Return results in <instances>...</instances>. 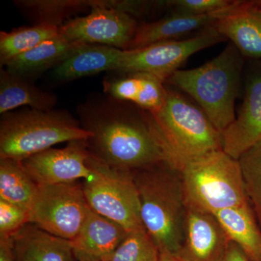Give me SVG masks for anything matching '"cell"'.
Returning <instances> with one entry per match:
<instances>
[{"label":"cell","instance_id":"11","mask_svg":"<svg viewBox=\"0 0 261 261\" xmlns=\"http://www.w3.org/2000/svg\"><path fill=\"white\" fill-rule=\"evenodd\" d=\"M87 140L72 141L64 148L48 149L20 161L37 185H58L88 180L93 173L87 164Z\"/></svg>","mask_w":261,"mask_h":261},{"label":"cell","instance_id":"12","mask_svg":"<svg viewBox=\"0 0 261 261\" xmlns=\"http://www.w3.org/2000/svg\"><path fill=\"white\" fill-rule=\"evenodd\" d=\"M221 141L223 150L236 160L261 143V68L249 75L243 105L234 121L221 133Z\"/></svg>","mask_w":261,"mask_h":261},{"label":"cell","instance_id":"3","mask_svg":"<svg viewBox=\"0 0 261 261\" xmlns=\"http://www.w3.org/2000/svg\"><path fill=\"white\" fill-rule=\"evenodd\" d=\"M242 68V55L229 43L211 61L193 69L176 70L166 82L193 98L221 135L236 118Z\"/></svg>","mask_w":261,"mask_h":261},{"label":"cell","instance_id":"29","mask_svg":"<svg viewBox=\"0 0 261 261\" xmlns=\"http://www.w3.org/2000/svg\"><path fill=\"white\" fill-rule=\"evenodd\" d=\"M28 223V211L0 200V238H10Z\"/></svg>","mask_w":261,"mask_h":261},{"label":"cell","instance_id":"15","mask_svg":"<svg viewBox=\"0 0 261 261\" xmlns=\"http://www.w3.org/2000/svg\"><path fill=\"white\" fill-rule=\"evenodd\" d=\"M128 233L121 225L91 208L80 232L70 240L75 260H111Z\"/></svg>","mask_w":261,"mask_h":261},{"label":"cell","instance_id":"16","mask_svg":"<svg viewBox=\"0 0 261 261\" xmlns=\"http://www.w3.org/2000/svg\"><path fill=\"white\" fill-rule=\"evenodd\" d=\"M215 29L238 49L240 54L261 59V9L255 1H243L232 14L218 20Z\"/></svg>","mask_w":261,"mask_h":261},{"label":"cell","instance_id":"6","mask_svg":"<svg viewBox=\"0 0 261 261\" xmlns=\"http://www.w3.org/2000/svg\"><path fill=\"white\" fill-rule=\"evenodd\" d=\"M168 89L164 106L152 114L169 159L179 172L187 163L222 149L221 135L198 106Z\"/></svg>","mask_w":261,"mask_h":261},{"label":"cell","instance_id":"19","mask_svg":"<svg viewBox=\"0 0 261 261\" xmlns=\"http://www.w3.org/2000/svg\"><path fill=\"white\" fill-rule=\"evenodd\" d=\"M123 50L99 44H84L51 70V75L59 82H70L103 71L116 72Z\"/></svg>","mask_w":261,"mask_h":261},{"label":"cell","instance_id":"5","mask_svg":"<svg viewBox=\"0 0 261 261\" xmlns=\"http://www.w3.org/2000/svg\"><path fill=\"white\" fill-rule=\"evenodd\" d=\"M178 173L187 208L214 214L249 205L240 163L223 149L187 163Z\"/></svg>","mask_w":261,"mask_h":261},{"label":"cell","instance_id":"30","mask_svg":"<svg viewBox=\"0 0 261 261\" xmlns=\"http://www.w3.org/2000/svg\"><path fill=\"white\" fill-rule=\"evenodd\" d=\"M222 261H250L243 250L233 242L230 241Z\"/></svg>","mask_w":261,"mask_h":261},{"label":"cell","instance_id":"13","mask_svg":"<svg viewBox=\"0 0 261 261\" xmlns=\"http://www.w3.org/2000/svg\"><path fill=\"white\" fill-rule=\"evenodd\" d=\"M229 239L212 214L187 208L181 261H222Z\"/></svg>","mask_w":261,"mask_h":261},{"label":"cell","instance_id":"7","mask_svg":"<svg viewBox=\"0 0 261 261\" xmlns=\"http://www.w3.org/2000/svg\"><path fill=\"white\" fill-rule=\"evenodd\" d=\"M87 164L93 173L82 184L89 207L118 223L128 233L145 230L141 218L140 196L132 171L109 166L89 152Z\"/></svg>","mask_w":261,"mask_h":261},{"label":"cell","instance_id":"18","mask_svg":"<svg viewBox=\"0 0 261 261\" xmlns=\"http://www.w3.org/2000/svg\"><path fill=\"white\" fill-rule=\"evenodd\" d=\"M84 44L68 40L59 33L57 37L15 57L3 68L13 74L32 80L48 70L54 69Z\"/></svg>","mask_w":261,"mask_h":261},{"label":"cell","instance_id":"26","mask_svg":"<svg viewBox=\"0 0 261 261\" xmlns=\"http://www.w3.org/2000/svg\"><path fill=\"white\" fill-rule=\"evenodd\" d=\"M238 161L249 204L261 229V143L248 149Z\"/></svg>","mask_w":261,"mask_h":261},{"label":"cell","instance_id":"28","mask_svg":"<svg viewBox=\"0 0 261 261\" xmlns=\"http://www.w3.org/2000/svg\"><path fill=\"white\" fill-rule=\"evenodd\" d=\"M231 0H164L163 8L173 13L200 15L226 9L233 4Z\"/></svg>","mask_w":261,"mask_h":261},{"label":"cell","instance_id":"20","mask_svg":"<svg viewBox=\"0 0 261 261\" xmlns=\"http://www.w3.org/2000/svg\"><path fill=\"white\" fill-rule=\"evenodd\" d=\"M58 102L56 95L39 89L32 80L13 74L4 68L0 70V113L10 112L28 106L38 111H51Z\"/></svg>","mask_w":261,"mask_h":261},{"label":"cell","instance_id":"23","mask_svg":"<svg viewBox=\"0 0 261 261\" xmlns=\"http://www.w3.org/2000/svg\"><path fill=\"white\" fill-rule=\"evenodd\" d=\"M38 185L24 169L20 161L0 159V200L30 211Z\"/></svg>","mask_w":261,"mask_h":261},{"label":"cell","instance_id":"25","mask_svg":"<svg viewBox=\"0 0 261 261\" xmlns=\"http://www.w3.org/2000/svg\"><path fill=\"white\" fill-rule=\"evenodd\" d=\"M59 34V29L48 25H33L0 32V65L3 68L12 59Z\"/></svg>","mask_w":261,"mask_h":261},{"label":"cell","instance_id":"27","mask_svg":"<svg viewBox=\"0 0 261 261\" xmlns=\"http://www.w3.org/2000/svg\"><path fill=\"white\" fill-rule=\"evenodd\" d=\"M161 252L146 230L128 233L110 261H160Z\"/></svg>","mask_w":261,"mask_h":261},{"label":"cell","instance_id":"1","mask_svg":"<svg viewBox=\"0 0 261 261\" xmlns=\"http://www.w3.org/2000/svg\"><path fill=\"white\" fill-rule=\"evenodd\" d=\"M125 108L110 102L83 111L82 126L92 134L87 140L89 153L109 166L130 171L170 166L152 114Z\"/></svg>","mask_w":261,"mask_h":261},{"label":"cell","instance_id":"10","mask_svg":"<svg viewBox=\"0 0 261 261\" xmlns=\"http://www.w3.org/2000/svg\"><path fill=\"white\" fill-rule=\"evenodd\" d=\"M89 15L75 17L59 29L62 36L72 42L99 44L126 50L139 25L123 12L103 6L99 0H90Z\"/></svg>","mask_w":261,"mask_h":261},{"label":"cell","instance_id":"24","mask_svg":"<svg viewBox=\"0 0 261 261\" xmlns=\"http://www.w3.org/2000/svg\"><path fill=\"white\" fill-rule=\"evenodd\" d=\"M103 84L104 91L113 99L134 103L144 110L147 108L155 94L154 75L144 73H121Z\"/></svg>","mask_w":261,"mask_h":261},{"label":"cell","instance_id":"9","mask_svg":"<svg viewBox=\"0 0 261 261\" xmlns=\"http://www.w3.org/2000/svg\"><path fill=\"white\" fill-rule=\"evenodd\" d=\"M226 40L214 25L182 40L155 43L139 49L123 50L117 73H148L166 80L192 55Z\"/></svg>","mask_w":261,"mask_h":261},{"label":"cell","instance_id":"21","mask_svg":"<svg viewBox=\"0 0 261 261\" xmlns=\"http://www.w3.org/2000/svg\"><path fill=\"white\" fill-rule=\"evenodd\" d=\"M230 241L236 243L250 261H261V229L249 205L214 213Z\"/></svg>","mask_w":261,"mask_h":261},{"label":"cell","instance_id":"33","mask_svg":"<svg viewBox=\"0 0 261 261\" xmlns=\"http://www.w3.org/2000/svg\"><path fill=\"white\" fill-rule=\"evenodd\" d=\"M255 2H256V4H257V6H258L259 8H260L261 9V0H260V1H255Z\"/></svg>","mask_w":261,"mask_h":261},{"label":"cell","instance_id":"2","mask_svg":"<svg viewBox=\"0 0 261 261\" xmlns=\"http://www.w3.org/2000/svg\"><path fill=\"white\" fill-rule=\"evenodd\" d=\"M132 173L140 196L144 227L160 252L178 257L187 214L179 173L167 164Z\"/></svg>","mask_w":261,"mask_h":261},{"label":"cell","instance_id":"17","mask_svg":"<svg viewBox=\"0 0 261 261\" xmlns=\"http://www.w3.org/2000/svg\"><path fill=\"white\" fill-rule=\"evenodd\" d=\"M12 239L14 261H74L70 240L28 223Z\"/></svg>","mask_w":261,"mask_h":261},{"label":"cell","instance_id":"14","mask_svg":"<svg viewBox=\"0 0 261 261\" xmlns=\"http://www.w3.org/2000/svg\"><path fill=\"white\" fill-rule=\"evenodd\" d=\"M243 3V1H235L226 9L208 14L191 15L173 13L155 21L142 23L137 28L135 37L127 49H139L155 43L178 40L180 37L211 27L218 20L232 14Z\"/></svg>","mask_w":261,"mask_h":261},{"label":"cell","instance_id":"4","mask_svg":"<svg viewBox=\"0 0 261 261\" xmlns=\"http://www.w3.org/2000/svg\"><path fill=\"white\" fill-rule=\"evenodd\" d=\"M92 136L65 111L27 108L6 113L0 120V159L23 161L57 144Z\"/></svg>","mask_w":261,"mask_h":261},{"label":"cell","instance_id":"22","mask_svg":"<svg viewBox=\"0 0 261 261\" xmlns=\"http://www.w3.org/2000/svg\"><path fill=\"white\" fill-rule=\"evenodd\" d=\"M14 4L33 25L58 29L75 15L92 9L90 0H15Z\"/></svg>","mask_w":261,"mask_h":261},{"label":"cell","instance_id":"8","mask_svg":"<svg viewBox=\"0 0 261 261\" xmlns=\"http://www.w3.org/2000/svg\"><path fill=\"white\" fill-rule=\"evenodd\" d=\"M90 210L82 184L38 185L29 223L70 241L80 232Z\"/></svg>","mask_w":261,"mask_h":261},{"label":"cell","instance_id":"32","mask_svg":"<svg viewBox=\"0 0 261 261\" xmlns=\"http://www.w3.org/2000/svg\"><path fill=\"white\" fill-rule=\"evenodd\" d=\"M160 261H181L178 257L171 255V254L165 253V252H161V257H160Z\"/></svg>","mask_w":261,"mask_h":261},{"label":"cell","instance_id":"31","mask_svg":"<svg viewBox=\"0 0 261 261\" xmlns=\"http://www.w3.org/2000/svg\"><path fill=\"white\" fill-rule=\"evenodd\" d=\"M0 261H14L11 238H0Z\"/></svg>","mask_w":261,"mask_h":261}]
</instances>
